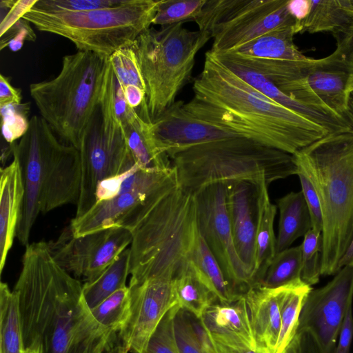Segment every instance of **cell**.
I'll return each mask as SVG.
<instances>
[{
	"mask_svg": "<svg viewBox=\"0 0 353 353\" xmlns=\"http://www.w3.org/2000/svg\"><path fill=\"white\" fill-rule=\"evenodd\" d=\"M83 285L52 258L46 242L29 243L13 288L19 298L24 348L41 353H106L116 333L93 317Z\"/></svg>",
	"mask_w": 353,
	"mask_h": 353,
	"instance_id": "1",
	"label": "cell"
},
{
	"mask_svg": "<svg viewBox=\"0 0 353 353\" xmlns=\"http://www.w3.org/2000/svg\"><path fill=\"white\" fill-rule=\"evenodd\" d=\"M192 90V99L183 103L192 116L236 137L291 154L331 132L258 91L210 51Z\"/></svg>",
	"mask_w": 353,
	"mask_h": 353,
	"instance_id": "2",
	"label": "cell"
},
{
	"mask_svg": "<svg viewBox=\"0 0 353 353\" xmlns=\"http://www.w3.org/2000/svg\"><path fill=\"white\" fill-rule=\"evenodd\" d=\"M119 226L132 235L130 281L174 279L191 262L199 235L195 195L179 185L175 171Z\"/></svg>",
	"mask_w": 353,
	"mask_h": 353,
	"instance_id": "3",
	"label": "cell"
},
{
	"mask_svg": "<svg viewBox=\"0 0 353 353\" xmlns=\"http://www.w3.org/2000/svg\"><path fill=\"white\" fill-rule=\"evenodd\" d=\"M12 147L24 187L16 237L27 246L40 214L64 205H77L81 180L80 152L61 141L37 115L31 117L27 132Z\"/></svg>",
	"mask_w": 353,
	"mask_h": 353,
	"instance_id": "4",
	"label": "cell"
},
{
	"mask_svg": "<svg viewBox=\"0 0 353 353\" xmlns=\"http://www.w3.org/2000/svg\"><path fill=\"white\" fill-rule=\"evenodd\" d=\"M323 216V276L334 275L353 239V130L332 131L293 154Z\"/></svg>",
	"mask_w": 353,
	"mask_h": 353,
	"instance_id": "5",
	"label": "cell"
},
{
	"mask_svg": "<svg viewBox=\"0 0 353 353\" xmlns=\"http://www.w3.org/2000/svg\"><path fill=\"white\" fill-rule=\"evenodd\" d=\"M170 159L179 185L194 194L212 183L270 185L298 173L293 154L241 137L195 145Z\"/></svg>",
	"mask_w": 353,
	"mask_h": 353,
	"instance_id": "6",
	"label": "cell"
},
{
	"mask_svg": "<svg viewBox=\"0 0 353 353\" xmlns=\"http://www.w3.org/2000/svg\"><path fill=\"white\" fill-rule=\"evenodd\" d=\"M109 66V57L78 50L63 57L54 78L30 85L40 116L63 143L79 150L101 101Z\"/></svg>",
	"mask_w": 353,
	"mask_h": 353,
	"instance_id": "7",
	"label": "cell"
},
{
	"mask_svg": "<svg viewBox=\"0 0 353 353\" xmlns=\"http://www.w3.org/2000/svg\"><path fill=\"white\" fill-rule=\"evenodd\" d=\"M159 0H125L114 6L81 12H45L30 9L22 17L41 32L63 37L78 50L110 57L132 46L151 28Z\"/></svg>",
	"mask_w": 353,
	"mask_h": 353,
	"instance_id": "8",
	"label": "cell"
},
{
	"mask_svg": "<svg viewBox=\"0 0 353 353\" xmlns=\"http://www.w3.org/2000/svg\"><path fill=\"white\" fill-rule=\"evenodd\" d=\"M210 39L208 33L190 30L181 23L150 28L136 39L132 46L146 85L152 121L175 103L191 78L198 52Z\"/></svg>",
	"mask_w": 353,
	"mask_h": 353,
	"instance_id": "9",
	"label": "cell"
},
{
	"mask_svg": "<svg viewBox=\"0 0 353 353\" xmlns=\"http://www.w3.org/2000/svg\"><path fill=\"white\" fill-rule=\"evenodd\" d=\"M287 1L207 0L195 23L199 30L213 39L209 51L220 54L265 33L296 29V21L288 10Z\"/></svg>",
	"mask_w": 353,
	"mask_h": 353,
	"instance_id": "10",
	"label": "cell"
},
{
	"mask_svg": "<svg viewBox=\"0 0 353 353\" xmlns=\"http://www.w3.org/2000/svg\"><path fill=\"white\" fill-rule=\"evenodd\" d=\"M271 81L283 92L310 108L345 119L353 74L339 49L321 59L285 61Z\"/></svg>",
	"mask_w": 353,
	"mask_h": 353,
	"instance_id": "11",
	"label": "cell"
},
{
	"mask_svg": "<svg viewBox=\"0 0 353 353\" xmlns=\"http://www.w3.org/2000/svg\"><path fill=\"white\" fill-rule=\"evenodd\" d=\"M79 150L81 180L74 218L81 216L95 205L100 181L123 174L136 164L122 125L104 94L90 120Z\"/></svg>",
	"mask_w": 353,
	"mask_h": 353,
	"instance_id": "12",
	"label": "cell"
},
{
	"mask_svg": "<svg viewBox=\"0 0 353 353\" xmlns=\"http://www.w3.org/2000/svg\"><path fill=\"white\" fill-rule=\"evenodd\" d=\"M194 195L200 235L232 290L244 294L251 287L252 281L234 246L227 206V184H210Z\"/></svg>",
	"mask_w": 353,
	"mask_h": 353,
	"instance_id": "13",
	"label": "cell"
},
{
	"mask_svg": "<svg viewBox=\"0 0 353 353\" xmlns=\"http://www.w3.org/2000/svg\"><path fill=\"white\" fill-rule=\"evenodd\" d=\"M131 232L114 226L75 236L67 226L56 240L46 242L57 263L85 282L95 280L131 244Z\"/></svg>",
	"mask_w": 353,
	"mask_h": 353,
	"instance_id": "14",
	"label": "cell"
},
{
	"mask_svg": "<svg viewBox=\"0 0 353 353\" xmlns=\"http://www.w3.org/2000/svg\"><path fill=\"white\" fill-rule=\"evenodd\" d=\"M352 302L353 265H346L325 285L309 292L297 332H308L320 353H332L347 307Z\"/></svg>",
	"mask_w": 353,
	"mask_h": 353,
	"instance_id": "15",
	"label": "cell"
},
{
	"mask_svg": "<svg viewBox=\"0 0 353 353\" xmlns=\"http://www.w3.org/2000/svg\"><path fill=\"white\" fill-rule=\"evenodd\" d=\"M130 317L118 333L128 352L143 353L148 342L166 313L177 305L174 279L152 277L130 281Z\"/></svg>",
	"mask_w": 353,
	"mask_h": 353,
	"instance_id": "16",
	"label": "cell"
},
{
	"mask_svg": "<svg viewBox=\"0 0 353 353\" xmlns=\"http://www.w3.org/2000/svg\"><path fill=\"white\" fill-rule=\"evenodd\" d=\"M259 183L242 181L227 184V206L234 243L252 285L256 271Z\"/></svg>",
	"mask_w": 353,
	"mask_h": 353,
	"instance_id": "17",
	"label": "cell"
},
{
	"mask_svg": "<svg viewBox=\"0 0 353 353\" xmlns=\"http://www.w3.org/2000/svg\"><path fill=\"white\" fill-rule=\"evenodd\" d=\"M183 103L182 101H175L152 121L158 147L169 158L195 145L236 137L192 116L183 109Z\"/></svg>",
	"mask_w": 353,
	"mask_h": 353,
	"instance_id": "18",
	"label": "cell"
},
{
	"mask_svg": "<svg viewBox=\"0 0 353 353\" xmlns=\"http://www.w3.org/2000/svg\"><path fill=\"white\" fill-rule=\"evenodd\" d=\"M121 124L135 163L141 169L161 172L172 168L169 157L158 147L146 103L131 108Z\"/></svg>",
	"mask_w": 353,
	"mask_h": 353,
	"instance_id": "19",
	"label": "cell"
},
{
	"mask_svg": "<svg viewBox=\"0 0 353 353\" xmlns=\"http://www.w3.org/2000/svg\"><path fill=\"white\" fill-rule=\"evenodd\" d=\"M199 321L203 327L218 339L257 347L243 294L231 302L214 303Z\"/></svg>",
	"mask_w": 353,
	"mask_h": 353,
	"instance_id": "20",
	"label": "cell"
},
{
	"mask_svg": "<svg viewBox=\"0 0 353 353\" xmlns=\"http://www.w3.org/2000/svg\"><path fill=\"white\" fill-rule=\"evenodd\" d=\"M295 34L294 27L274 30L234 50L215 55L225 57L248 68L281 60H306L309 57L304 55L294 42Z\"/></svg>",
	"mask_w": 353,
	"mask_h": 353,
	"instance_id": "21",
	"label": "cell"
},
{
	"mask_svg": "<svg viewBox=\"0 0 353 353\" xmlns=\"http://www.w3.org/2000/svg\"><path fill=\"white\" fill-rule=\"evenodd\" d=\"M243 294L257 347L276 353L281 327L278 288L252 286Z\"/></svg>",
	"mask_w": 353,
	"mask_h": 353,
	"instance_id": "22",
	"label": "cell"
},
{
	"mask_svg": "<svg viewBox=\"0 0 353 353\" xmlns=\"http://www.w3.org/2000/svg\"><path fill=\"white\" fill-rule=\"evenodd\" d=\"M24 196L20 166L17 158L1 168L0 179V273L16 236L17 226Z\"/></svg>",
	"mask_w": 353,
	"mask_h": 353,
	"instance_id": "23",
	"label": "cell"
},
{
	"mask_svg": "<svg viewBox=\"0 0 353 353\" xmlns=\"http://www.w3.org/2000/svg\"><path fill=\"white\" fill-rule=\"evenodd\" d=\"M152 194L125 193L98 201L85 214L74 218L69 226L75 236L119 226L125 217L143 204Z\"/></svg>",
	"mask_w": 353,
	"mask_h": 353,
	"instance_id": "24",
	"label": "cell"
},
{
	"mask_svg": "<svg viewBox=\"0 0 353 353\" xmlns=\"http://www.w3.org/2000/svg\"><path fill=\"white\" fill-rule=\"evenodd\" d=\"M215 56L239 78L276 103L308 117L331 132L351 129L346 119L334 117L302 104L285 94L261 74L225 57Z\"/></svg>",
	"mask_w": 353,
	"mask_h": 353,
	"instance_id": "25",
	"label": "cell"
},
{
	"mask_svg": "<svg viewBox=\"0 0 353 353\" xmlns=\"http://www.w3.org/2000/svg\"><path fill=\"white\" fill-rule=\"evenodd\" d=\"M268 185L265 181H261L258 185L256 271L252 286L255 285L263 277L276 254V237L274 231V221L277 206L270 201Z\"/></svg>",
	"mask_w": 353,
	"mask_h": 353,
	"instance_id": "26",
	"label": "cell"
},
{
	"mask_svg": "<svg viewBox=\"0 0 353 353\" xmlns=\"http://www.w3.org/2000/svg\"><path fill=\"white\" fill-rule=\"evenodd\" d=\"M279 210L276 253L289 248L312 228L310 212L301 191L291 192L276 201Z\"/></svg>",
	"mask_w": 353,
	"mask_h": 353,
	"instance_id": "27",
	"label": "cell"
},
{
	"mask_svg": "<svg viewBox=\"0 0 353 353\" xmlns=\"http://www.w3.org/2000/svg\"><path fill=\"white\" fill-rule=\"evenodd\" d=\"M312 289L301 279L278 288L281 327L276 353H282L295 336L303 305Z\"/></svg>",
	"mask_w": 353,
	"mask_h": 353,
	"instance_id": "28",
	"label": "cell"
},
{
	"mask_svg": "<svg viewBox=\"0 0 353 353\" xmlns=\"http://www.w3.org/2000/svg\"><path fill=\"white\" fill-rule=\"evenodd\" d=\"M353 23V18L343 6L341 0H311L307 17L296 23V33L330 32L335 36L345 32Z\"/></svg>",
	"mask_w": 353,
	"mask_h": 353,
	"instance_id": "29",
	"label": "cell"
},
{
	"mask_svg": "<svg viewBox=\"0 0 353 353\" xmlns=\"http://www.w3.org/2000/svg\"><path fill=\"white\" fill-rule=\"evenodd\" d=\"M192 263L200 279L219 302H231L243 294H237L232 290L221 266L200 234L192 254Z\"/></svg>",
	"mask_w": 353,
	"mask_h": 353,
	"instance_id": "30",
	"label": "cell"
},
{
	"mask_svg": "<svg viewBox=\"0 0 353 353\" xmlns=\"http://www.w3.org/2000/svg\"><path fill=\"white\" fill-rule=\"evenodd\" d=\"M179 307L200 319L205 310L218 301L196 273L192 261L174 279Z\"/></svg>",
	"mask_w": 353,
	"mask_h": 353,
	"instance_id": "31",
	"label": "cell"
},
{
	"mask_svg": "<svg viewBox=\"0 0 353 353\" xmlns=\"http://www.w3.org/2000/svg\"><path fill=\"white\" fill-rule=\"evenodd\" d=\"M18 294L0 283V353H23Z\"/></svg>",
	"mask_w": 353,
	"mask_h": 353,
	"instance_id": "32",
	"label": "cell"
},
{
	"mask_svg": "<svg viewBox=\"0 0 353 353\" xmlns=\"http://www.w3.org/2000/svg\"><path fill=\"white\" fill-rule=\"evenodd\" d=\"M130 255V248H127L95 280L85 282L83 285V297L90 310L119 289L127 286Z\"/></svg>",
	"mask_w": 353,
	"mask_h": 353,
	"instance_id": "33",
	"label": "cell"
},
{
	"mask_svg": "<svg viewBox=\"0 0 353 353\" xmlns=\"http://www.w3.org/2000/svg\"><path fill=\"white\" fill-rule=\"evenodd\" d=\"M301 245L290 247L276 253L263 277L254 286L265 288L283 286L301 279Z\"/></svg>",
	"mask_w": 353,
	"mask_h": 353,
	"instance_id": "34",
	"label": "cell"
},
{
	"mask_svg": "<svg viewBox=\"0 0 353 353\" xmlns=\"http://www.w3.org/2000/svg\"><path fill=\"white\" fill-rule=\"evenodd\" d=\"M90 311L100 325L119 333L130 317V299L128 286L119 289Z\"/></svg>",
	"mask_w": 353,
	"mask_h": 353,
	"instance_id": "35",
	"label": "cell"
},
{
	"mask_svg": "<svg viewBox=\"0 0 353 353\" xmlns=\"http://www.w3.org/2000/svg\"><path fill=\"white\" fill-rule=\"evenodd\" d=\"M207 0H159L152 25L161 26L193 21Z\"/></svg>",
	"mask_w": 353,
	"mask_h": 353,
	"instance_id": "36",
	"label": "cell"
},
{
	"mask_svg": "<svg viewBox=\"0 0 353 353\" xmlns=\"http://www.w3.org/2000/svg\"><path fill=\"white\" fill-rule=\"evenodd\" d=\"M132 46L122 48L112 54L109 57L110 65L123 86L135 85L146 92L138 57Z\"/></svg>",
	"mask_w": 353,
	"mask_h": 353,
	"instance_id": "37",
	"label": "cell"
},
{
	"mask_svg": "<svg viewBox=\"0 0 353 353\" xmlns=\"http://www.w3.org/2000/svg\"><path fill=\"white\" fill-rule=\"evenodd\" d=\"M302 270L301 279L309 285L319 281L321 275L322 233L311 229L302 243Z\"/></svg>",
	"mask_w": 353,
	"mask_h": 353,
	"instance_id": "38",
	"label": "cell"
},
{
	"mask_svg": "<svg viewBox=\"0 0 353 353\" xmlns=\"http://www.w3.org/2000/svg\"><path fill=\"white\" fill-rule=\"evenodd\" d=\"M180 307H172L151 335L143 353H180L174 332V317Z\"/></svg>",
	"mask_w": 353,
	"mask_h": 353,
	"instance_id": "39",
	"label": "cell"
},
{
	"mask_svg": "<svg viewBox=\"0 0 353 353\" xmlns=\"http://www.w3.org/2000/svg\"><path fill=\"white\" fill-rule=\"evenodd\" d=\"M30 103L8 104L0 106L2 118V135L8 143L21 139L27 132Z\"/></svg>",
	"mask_w": 353,
	"mask_h": 353,
	"instance_id": "40",
	"label": "cell"
},
{
	"mask_svg": "<svg viewBox=\"0 0 353 353\" xmlns=\"http://www.w3.org/2000/svg\"><path fill=\"white\" fill-rule=\"evenodd\" d=\"M192 314L179 309L174 317V332L180 353H205Z\"/></svg>",
	"mask_w": 353,
	"mask_h": 353,
	"instance_id": "41",
	"label": "cell"
},
{
	"mask_svg": "<svg viewBox=\"0 0 353 353\" xmlns=\"http://www.w3.org/2000/svg\"><path fill=\"white\" fill-rule=\"evenodd\" d=\"M125 0H37L32 9L45 12H81L119 5Z\"/></svg>",
	"mask_w": 353,
	"mask_h": 353,
	"instance_id": "42",
	"label": "cell"
},
{
	"mask_svg": "<svg viewBox=\"0 0 353 353\" xmlns=\"http://www.w3.org/2000/svg\"><path fill=\"white\" fill-rule=\"evenodd\" d=\"M195 327L205 353H270L260 347L229 343L212 336L201 325L199 319L194 321Z\"/></svg>",
	"mask_w": 353,
	"mask_h": 353,
	"instance_id": "43",
	"label": "cell"
},
{
	"mask_svg": "<svg viewBox=\"0 0 353 353\" xmlns=\"http://www.w3.org/2000/svg\"><path fill=\"white\" fill-rule=\"evenodd\" d=\"M36 38L30 23L22 18L1 35V50L8 46L17 52L23 47L24 41H34Z\"/></svg>",
	"mask_w": 353,
	"mask_h": 353,
	"instance_id": "44",
	"label": "cell"
},
{
	"mask_svg": "<svg viewBox=\"0 0 353 353\" xmlns=\"http://www.w3.org/2000/svg\"><path fill=\"white\" fill-rule=\"evenodd\" d=\"M37 0L1 1V35L22 19Z\"/></svg>",
	"mask_w": 353,
	"mask_h": 353,
	"instance_id": "45",
	"label": "cell"
},
{
	"mask_svg": "<svg viewBox=\"0 0 353 353\" xmlns=\"http://www.w3.org/2000/svg\"><path fill=\"white\" fill-rule=\"evenodd\" d=\"M297 175L300 179L301 192L310 212L312 229L322 233L323 226V216L317 194L310 181L302 172H298Z\"/></svg>",
	"mask_w": 353,
	"mask_h": 353,
	"instance_id": "46",
	"label": "cell"
},
{
	"mask_svg": "<svg viewBox=\"0 0 353 353\" xmlns=\"http://www.w3.org/2000/svg\"><path fill=\"white\" fill-rule=\"evenodd\" d=\"M353 340V302L347 309L332 353H350Z\"/></svg>",
	"mask_w": 353,
	"mask_h": 353,
	"instance_id": "47",
	"label": "cell"
},
{
	"mask_svg": "<svg viewBox=\"0 0 353 353\" xmlns=\"http://www.w3.org/2000/svg\"><path fill=\"white\" fill-rule=\"evenodd\" d=\"M282 353H320L316 341L307 331H298Z\"/></svg>",
	"mask_w": 353,
	"mask_h": 353,
	"instance_id": "48",
	"label": "cell"
},
{
	"mask_svg": "<svg viewBox=\"0 0 353 353\" xmlns=\"http://www.w3.org/2000/svg\"><path fill=\"white\" fill-rule=\"evenodd\" d=\"M22 96L21 90L12 85L10 79L0 75V106L8 104H21Z\"/></svg>",
	"mask_w": 353,
	"mask_h": 353,
	"instance_id": "49",
	"label": "cell"
},
{
	"mask_svg": "<svg viewBox=\"0 0 353 353\" xmlns=\"http://www.w3.org/2000/svg\"><path fill=\"white\" fill-rule=\"evenodd\" d=\"M287 8L296 23L303 21L311 10V0H288Z\"/></svg>",
	"mask_w": 353,
	"mask_h": 353,
	"instance_id": "50",
	"label": "cell"
},
{
	"mask_svg": "<svg viewBox=\"0 0 353 353\" xmlns=\"http://www.w3.org/2000/svg\"><path fill=\"white\" fill-rule=\"evenodd\" d=\"M123 87L125 101L131 108H139L146 100V92L140 88L132 85Z\"/></svg>",
	"mask_w": 353,
	"mask_h": 353,
	"instance_id": "51",
	"label": "cell"
},
{
	"mask_svg": "<svg viewBox=\"0 0 353 353\" xmlns=\"http://www.w3.org/2000/svg\"><path fill=\"white\" fill-rule=\"evenodd\" d=\"M353 265V239L350 243L345 254L341 258L339 263V270L344 266Z\"/></svg>",
	"mask_w": 353,
	"mask_h": 353,
	"instance_id": "52",
	"label": "cell"
},
{
	"mask_svg": "<svg viewBox=\"0 0 353 353\" xmlns=\"http://www.w3.org/2000/svg\"><path fill=\"white\" fill-rule=\"evenodd\" d=\"M345 118L350 125L351 128L353 130V90L351 92L349 97L347 108L345 114Z\"/></svg>",
	"mask_w": 353,
	"mask_h": 353,
	"instance_id": "53",
	"label": "cell"
},
{
	"mask_svg": "<svg viewBox=\"0 0 353 353\" xmlns=\"http://www.w3.org/2000/svg\"><path fill=\"white\" fill-rule=\"evenodd\" d=\"M343 6L353 18V0H341Z\"/></svg>",
	"mask_w": 353,
	"mask_h": 353,
	"instance_id": "54",
	"label": "cell"
},
{
	"mask_svg": "<svg viewBox=\"0 0 353 353\" xmlns=\"http://www.w3.org/2000/svg\"><path fill=\"white\" fill-rule=\"evenodd\" d=\"M106 353H128V350L122 345H115Z\"/></svg>",
	"mask_w": 353,
	"mask_h": 353,
	"instance_id": "55",
	"label": "cell"
},
{
	"mask_svg": "<svg viewBox=\"0 0 353 353\" xmlns=\"http://www.w3.org/2000/svg\"><path fill=\"white\" fill-rule=\"evenodd\" d=\"M23 353H41L38 346H30L24 349Z\"/></svg>",
	"mask_w": 353,
	"mask_h": 353,
	"instance_id": "56",
	"label": "cell"
},
{
	"mask_svg": "<svg viewBox=\"0 0 353 353\" xmlns=\"http://www.w3.org/2000/svg\"><path fill=\"white\" fill-rule=\"evenodd\" d=\"M346 61L349 66L350 70L353 74V52H352L347 57Z\"/></svg>",
	"mask_w": 353,
	"mask_h": 353,
	"instance_id": "57",
	"label": "cell"
}]
</instances>
